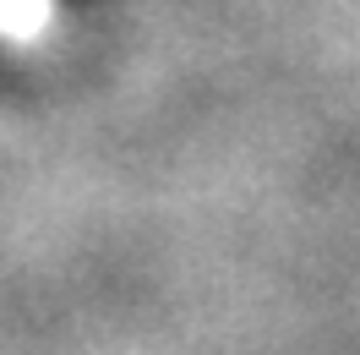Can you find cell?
Instances as JSON below:
<instances>
[{
	"label": "cell",
	"instance_id": "obj_1",
	"mask_svg": "<svg viewBox=\"0 0 360 355\" xmlns=\"http://www.w3.org/2000/svg\"><path fill=\"white\" fill-rule=\"evenodd\" d=\"M49 27V0H0V33L6 39H39Z\"/></svg>",
	"mask_w": 360,
	"mask_h": 355
}]
</instances>
